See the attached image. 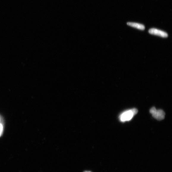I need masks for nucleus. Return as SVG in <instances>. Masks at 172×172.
Masks as SVG:
<instances>
[{
	"label": "nucleus",
	"instance_id": "f257e3e1",
	"mask_svg": "<svg viewBox=\"0 0 172 172\" xmlns=\"http://www.w3.org/2000/svg\"><path fill=\"white\" fill-rule=\"evenodd\" d=\"M138 109L135 108L126 110L120 115L119 119L122 122L130 121L138 113Z\"/></svg>",
	"mask_w": 172,
	"mask_h": 172
},
{
	"label": "nucleus",
	"instance_id": "f03ea898",
	"mask_svg": "<svg viewBox=\"0 0 172 172\" xmlns=\"http://www.w3.org/2000/svg\"><path fill=\"white\" fill-rule=\"evenodd\" d=\"M149 112L153 117L157 120H163L165 118V113L162 110H157L155 107H153L150 110Z\"/></svg>",
	"mask_w": 172,
	"mask_h": 172
},
{
	"label": "nucleus",
	"instance_id": "7ed1b4c3",
	"mask_svg": "<svg viewBox=\"0 0 172 172\" xmlns=\"http://www.w3.org/2000/svg\"><path fill=\"white\" fill-rule=\"evenodd\" d=\"M149 32L151 34L156 35V36L162 37L165 38L168 37V34L167 33L155 28H152L149 29Z\"/></svg>",
	"mask_w": 172,
	"mask_h": 172
},
{
	"label": "nucleus",
	"instance_id": "20e7f679",
	"mask_svg": "<svg viewBox=\"0 0 172 172\" xmlns=\"http://www.w3.org/2000/svg\"><path fill=\"white\" fill-rule=\"evenodd\" d=\"M127 25L132 26V27H133L140 30H144L145 29V26L142 24L134 23H131V22H129V23H127Z\"/></svg>",
	"mask_w": 172,
	"mask_h": 172
},
{
	"label": "nucleus",
	"instance_id": "39448f33",
	"mask_svg": "<svg viewBox=\"0 0 172 172\" xmlns=\"http://www.w3.org/2000/svg\"><path fill=\"white\" fill-rule=\"evenodd\" d=\"M3 130V127L2 125L0 123V136H1Z\"/></svg>",
	"mask_w": 172,
	"mask_h": 172
},
{
	"label": "nucleus",
	"instance_id": "423d86ee",
	"mask_svg": "<svg viewBox=\"0 0 172 172\" xmlns=\"http://www.w3.org/2000/svg\"><path fill=\"white\" fill-rule=\"evenodd\" d=\"M91 172L90 171H85V172Z\"/></svg>",
	"mask_w": 172,
	"mask_h": 172
}]
</instances>
